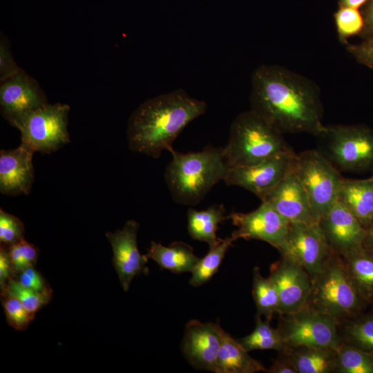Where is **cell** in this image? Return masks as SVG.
<instances>
[{
	"instance_id": "obj_1",
	"label": "cell",
	"mask_w": 373,
	"mask_h": 373,
	"mask_svg": "<svg viewBox=\"0 0 373 373\" xmlns=\"http://www.w3.org/2000/svg\"><path fill=\"white\" fill-rule=\"evenodd\" d=\"M250 109L283 134L318 137L324 130L321 90L309 78L278 64L253 72Z\"/></svg>"
},
{
	"instance_id": "obj_2",
	"label": "cell",
	"mask_w": 373,
	"mask_h": 373,
	"mask_svg": "<svg viewBox=\"0 0 373 373\" xmlns=\"http://www.w3.org/2000/svg\"><path fill=\"white\" fill-rule=\"evenodd\" d=\"M207 104L182 88L143 102L129 117L126 136L129 149L158 158L171 151L173 143L193 120L204 115Z\"/></svg>"
},
{
	"instance_id": "obj_3",
	"label": "cell",
	"mask_w": 373,
	"mask_h": 373,
	"mask_svg": "<svg viewBox=\"0 0 373 373\" xmlns=\"http://www.w3.org/2000/svg\"><path fill=\"white\" fill-rule=\"evenodd\" d=\"M172 159L164 171V181L178 204H199L219 182L224 180L227 165L223 147L208 146L196 152L172 149Z\"/></svg>"
},
{
	"instance_id": "obj_4",
	"label": "cell",
	"mask_w": 373,
	"mask_h": 373,
	"mask_svg": "<svg viewBox=\"0 0 373 373\" xmlns=\"http://www.w3.org/2000/svg\"><path fill=\"white\" fill-rule=\"evenodd\" d=\"M292 152L284 134L251 109L239 113L233 119L223 147L228 167L253 165Z\"/></svg>"
},
{
	"instance_id": "obj_5",
	"label": "cell",
	"mask_w": 373,
	"mask_h": 373,
	"mask_svg": "<svg viewBox=\"0 0 373 373\" xmlns=\"http://www.w3.org/2000/svg\"><path fill=\"white\" fill-rule=\"evenodd\" d=\"M364 303L348 276L342 257L333 252L312 278L307 306L339 321L356 314Z\"/></svg>"
},
{
	"instance_id": "obj_6",
	"label": "cell",
	"mask_w": 373,
	"mask_h": 373,
	"mask_svg": "<svg viewBox=\"0 0 373 373\" xmlns=\"http://www.w3.org/2000/svg\"><path fill=\"white\" fill-rule=\"evenodd\" d=\"M318 150L338 171H373V129L367 125L329 124L317 137Z\"/></svg>"
},
{
	"instance_id": "obj_7",
	"label": "cell",
	"mask_w": 373,
	"mask_h": 373,
	"mask_svg": "<svg viewBox=\"0 0 373 373\" xmlns=\"http://www.w3.org/2000/svg\"><path fill=\"white\" fill-rule=\"evenodd\" d=\"M292 170L305 189L312 218L318 223L337 202L343 178L318 150L296 154Z\"/></svg>"
},
{
	"instance_id": "obj_8",
	"label": "cell",
	"mask_w": 373,
	"mask_h": 373,
	"mask_svg": "<svg viewBox=\"0 0 373 373\" xmlns=\"http://www.w3.org/2000/svg\"><path fill=\"white\" fill-rule=\"evenodd\" d=\"M280 316L277 329L287 349L329 347L338 350L343 343L337 331L339 321L307 306Z\"/></svg>"
},
{
	"instance_id": "obj_9",
	"label": "cell",
	"mask_w": 373,
	"mask_h": 373,
	"mask_svg": "<svg viewBox=\"0 0 373 373\" xmlns=\"http://www.w3.org/2000/svg\"><path fill=\"white\" fill-rule=\"evenodd\" d=\"M69 111L68 104L48 103L30 113L18 128L21 144L35 153H51L68 143Z\"/></svg>"
},
{
	"instance_id": "obj_10",
	"label": "cell",
	"mask_w": 373,
	"mask_h": 373,
	"mask_svg": "<svg viewBox=\"0 0 373 373\" xmlns=\"http://www.w3.org/2000/svg\"><path fill=\"white\" fill-rule=\"evenodd\" d=\"M281 257L303 267L314 278L334 252L319 223H289L287 233L278 249Z\"/></svg>"
},
{
	"instance_id": "obj_11",
	"label": "cell",
	"mask_w": 373,
	"mask_h": 373,
	"mask_svg": "<svg viewBox=\"0 0 373 373\" xmlns=\"http://www.w3.org/2000/svg\"><path fill=\"white\" fill-rule=\"evenodd\" d=\"M296 153L280 154L260 163L228 167L224 182L243 188L261 201L292 170Z\"/></svg>"
},
{
	"instance_id": "obj_12",
	"label": "cell",
	"mask_w": 373,
	"mask_h": 373,
	"mask_svg": "<svg viewBox=\"0 0 373 373\" xmlns=\"http://www.w3.org/2000/svg\"><path fill=\"white\" fill-rule=\"evenodd\" d=\"M48 103L46 95L37 81L23 69L1 82L2 116L17 129L30 113Z\"/></svg>"
},
{
	"instance_id": "obj_13",
	"label": "cell",
	"mask_w": 373,
	"mask_h": 373,
	"mask_svg": "<svg viewBox=\"0 0 373 373\" xmlns=\"http://www.w3.org/2000/svg\"><path fill=\"white\" fill-rule=\"evenodd\" d=\"M228 219L237 227L231 234L235 240H259L277 249L284 242L289 227V222L266 202L249 213L232 212Z\"/></svg>"
},
{
	"instance_id": "obj_14",
	"label": "cell",
	"mask_w": 373,
	"mask_h": 373,
	"mask_svg": "<svg viewBox=\"0 0 373 373\" xmlns=\"http://www.w3.org/2000/svg\"><path fill=\"white\" fill-rule=\"evenodd\" d=\"M269 277L279 296L278 314H290L307 306L312 278L300 265L286 258L273 263Z\"/></svg>"
},
{
	"instance_id": "obj_15",
	"label": "cell",
	"mask_w": 373,
	"mask_h": 373,
	"mask_svg": "<svg viewBox=\"0 0 373 373\" xmlns=\"http://www.w3.org/2000/svg\"><path fill=\"white\" fill-rule=\"evenodd\" d=\"M139 224L129 220L122 229L106 232V237L113 250V263L123 289L126 291L135 276L148 274L149 258L142 255L137 247V237Z\"/></svg>"
},
{
	"instance_id": "obj_16",
	"label": "cell",
	"mask_w": 373,
	"mask_h": 373,
	"mask_svg": "<svg viewBox=\"0 0 373 373\" xmlns=\"http://www.w3.org/2000/svg\"><path fill=\"white\" fill-rule=\"evenodd\" d=\"M224 329L218 323L189 321L185 327L182 351L194 367L215 372Z\"/></svg>"
},
{
	"instance_id": "obj_17",
	"label": "cell",
	"mask_w": 373,
	"mask_h": 373,
	"mask_svg": "<svg viewBox=\"0 0 373 373\" xmlns=\"http://www.w3.org/2000/svg\"><path fill=\"white\" fill-rule=\"evenodd\" d=\"M318 223L332 251L341 257L363 246L366 229L339 201Z\"/></svg>"
},
{
	"instance_id": "obj_18",
	"label": "cell",
	"mask_w": 373,
	"mask_h": 373,
	"mask_svg": "<svg viewBox=\"0 0 373 373\" xmlns=\"http://www.w3.org/2000/svg\"><path fill=\"white\" fill-rule=\"evenodd\" d=\"M35 152L23 144L0 151V192L11 196L28 195L34 182Z\"/></svg>"
},
{
	"instance_id": "obj_19",
	"label": "cell",
	"mask_w": 373,
	"mask_h": 373,
	"mask_svg": "<svg viewBox=\"0 0 373 373\" xmlns=\"http://www.w3.org/2000/svg\"><path fill=\"white\" fill-rule=\"evenodd\" d=\"M261 202L271 204L289 223L314 222L305 189L293 170Z\"/></svg>"
},
{
	"instance_id": "obj_20",
	"label": "cell",
	"mask_w": 373,
	"mask_h": 373,
	"mask_svg": "<svg viewBox=\"0 0 373 373\" xmlns=\"http://www.w3.org/2000/svg\"><path fill=\"white\" fill-rule=\"evenodd\" d=\"M338 201L367 229L373 218V176L364 180L343 178Z\"/></svg>"
},
{
	"instance_id": "obj_21",
	"label": "cell",
	"mask_w": 373,
	"mask_h": 373,
	"mask_svg": "<svg viewBox=\"0 0 373 373\" xmlns=\"http://www.w3.org/2000/svg\"><path fill=\"white\" fill-rule=\"evenodd\" d=\"M238 341L224 330L218 354L216 373H255L266 372L259 361L253 358Z\"/></svg>"
},
{
	"instance_id": "obj_22",
	"label": "cell",
	"mask_w": 373,
	"mask_h": 373,
	"mask_svg": "<svg viewBox=\"0 0 373 373\" xmlns=\"http://www.w3.org/2000/svg\"><path fill=\"white\" fill-rule=\"evenodd\" d=\"M146 255L161 268L175 274L191 273L200 259L195 255L191 246L181 241L167 247L153 241Z\"/></svg>"
},
{
	"instance_id": "obj_23",
	"label": "cell",
	"mask_w": 373,
	"mask_h": 373,
	"mask_svg": "<svg viewBox=\"0 0 373 373\" xmlns=\"http://www.w3.org/2000/svg\"><path fill=\"white\" fill-rule=\"evenodd\" d=\"M228 219L225 207L216 204L204 210L189 209L187 211V229L191 238L204 242L209 247L216 245L220 240L216 231L219 224Z\"/></svg>"
},
{
	"instance_id": "obj_24",
	"label": "cell",
	"mask_w": 373,
	"mask_h": 373,
	"mask_svg": "<svg viewBox=\"0 0 373 373\" xmlns=\"http://www.w3.org/2000/svg\"><path fill=\"white\" fill-rule=\"evenodd\" d=\"M342 259L361 298L364 302H373V253L363 246Z\"/></svg>"
},
{
	"instance_id": "obj_25",
	"label": "cell",
	"mask_w": 373,
	"mask_h": 373,
	"mask_svg": "<svg viewBox=\"0 0 373 373\" xmlns=\"http://www.w3.org/2000/svg\"><path fill=\"white\" fill-rule=\"evenodd\" d=\"M297 373H330L336 371L338 350L329 347H298L285 350Z\"/></svg>"
},
{
	"instance_id": "obj_26",
	"label": "cell",
	"mask_w": 373,
	"mask_h": 373,
	"mask_svg": "<svg viewBox=\"0 0 373 373\" xmlns=\"http://www.w3.org/2000/svg\"><path fill=\"white\" fill-rule=\"evenodd\" d=\"M252 294L256 306V316H263L270 321L278 313L279 296L274 282L269 277H263L258 267H254L253 271Z\"/></svg>"
},
{
	"instance_id": "obj_27",
	"label": "cell",
	"mask_w": 373,
	"mask_h": 373,
	"mask_svg": "<svg viewBox=\"0 0 373 373\" xmlns=\"http://www.w3.org/2000/svg\"><path fill=\"white\" fill-rule=\"evenodd\" d=\"M235 241L231 236L221 239L215 245L209 247L208 253L200 259L192 271L189 284L193 287H200L208 282L218 271L229 248Z\"/></svg>"
},
{
	"instance_id": "obj_28",
	"label": "cell",
	"mask_w": 373,
	"mask_h": 373,
	"mask_svg": "<svg viewBox=\"0 0 373 373\" xmlns=\"http://www.w3.org/2000/svg\"><path fill=\"white\" fill-rule=\"evenodd\" d=\"M269 322L267 320L264 321L261 316H256L253 332L238 340L247 351L274 350L282 352L286 350L279 331L272 327Z\"/></svg>"
},
{
	"instance_id": "obj_29",
	"label": "cell",
	"mask_w": 373,
	"mask_h": 373,
	"mask_svg": "<svg viewBox=\"0 0 373 373\" xmlns=\"http://www.w3.org/2000/svg\"><path fill=\"white\" fill-rule=\"evenodd\" d=\"M339 373H373V356L349 343L338 350L336 371Z\"/></svg>"
},
{
	"instance_id": "obj_30",
	"label": "cell",
	"mask_w": 373,
	"mask_h": 373,
	"mask_svg": "<svg viewBox=\"0 0 373 373\" xmlns=\"http://www.w3.org/2000/svg\"><path fill=\"white\" fill-rule=\"evenodd\" d=\"M345 336L347 343L373 356V315L358 318L347 324Z\"/></svg>"
},
{
	"instance_id": "obj_31",
	"label": "cell",
	"mask_w": 373,
	"mask_h": 373,
	"mask_svg": "<svg viewBox=\"0 0 373 373\" xmlns=\"http://www.w3.org/2000/svg\"><path fill=\"white\" fill-rule=\"evenodd\" d=\"M336 32L341 43L347 45L348 39L359 35L363 28V19L358 8L339 7L334 15Z\"/></svg>"
},
{
	"instance_id": "obj_32",
	"label": "cell",
	"mask_w": 373,
	"mask_h": 373,
	"mask_svg": "<svg viewBox=\"0 0 373 373\" xmlns=\"http://www.w3.org/2000/svg\"><path fill=\"white\" fill-rule=\"evenodd\" d=\"M3 292L17 298L25 309L32 315L48 304L52 297V295L41 294L22 286L14 278L9 280L6 289L1 291Z\"/></svg>"
},
{
	"instance_id": "obj_33",
	"label": "cell",
	"mask_w": 373,
	"mask_h": 373,
	"mask_svg": "<svg viewBox=\"0 0 373 373\" xmlns=\"http://www.w3.org/2000/svg\"><path fill=\"white\" fill-rule=\"evenodd\" d=\"M1 296L3 298L2 305L8 323L17 330L26 329L33 320L35 315L29 313L15 296L6 292L1 293Z\"/></svg>"
},
{
	"instance_id": "obj_34",
	"label": "cell",
	"mask_w": 373,
	"mask_h": 373,
	"mask_svg": "<svg viewBox=\"0 0 373 373\" xmlns=\"http://www.w3.org/2000/svg\"><path fill=\"white\" fill-rule=\"evenodd\" d=\"M14 274L27 267H34L39 256V249L25 239L8 247Z\"/></svg>"
},
{
	"instance_id": "obj_35",
	"label": "cell",
	"mask_w": 373,
	"mask_h": 373,
	"mask_svg": "<svg viewBox=\"0 0 373 373\" xmlns=\"http://www.w3.org/2000/svg\"><path fill=\"white\" fill-rule=\"evenodd\" d=\"M25 227L16 216L0 209V241L9 247L24 240Z\"/></svg>"
},
{
	"instance_id": "obj_36",
	"label": "cell",
	"mask_w": 373,
	"mask_h": 373,
	"mask_svg": "<svg viewBox=\"0 0 373 373\" xmlns=\"http://www.w3.org/2000/svg\"><path fill=\"white\" fill-rule=\"evenodd\" d=\"M21 68L15 61L11 52L10 42L1 32L0 37V82H4L19 73Z\"/></svg>"
},
{
	"instance_id": "obj_37",
	"label": "cell",
	"mask_w": 373,
	"mask_h": 373,
	"mask_svg": "<svg viewBox=\"0 0 373 373\" xmlns=\"http://www.w3.org/2000/svg\"><path fill=\"white\" fill-rule=\"evenodd\" d=\"M17 275L16 280L22 286L41 294L52 295L48 284L34 267H27Z\"/></svg>"
},
{
	"instance_id": "obj_38",
	"label": "cell",
	"mask_w": 373,
	"mask_h": 373,
	"mask_svg": "<svg viewBox=\"0 0 373 373\" xmlns=\"http://www.w3.org/2000/svg\"><path fill=\"white\" fill-rule=\"evenodd\" d=\"M348 53L360 64L373 70V39L346 45Z\"/></svg>"
},
{
	"instance_id": "obj_39",
	"label": "cell",
	"mask_w": 373,
	"mask_h": 373,
	"mask_svg": "<svg viewBox=\"0 0 373 373\" xmlns=\"http://www.w3.org/2000/svg\"><path fill=\"white\" fill-rule=\"evenodd\" d=\"M363 28L358 35L363 41L373 39V0H367L360 8Z\"/></svg>"
},
{
	"instance_id": "obj_40",
	"label": "cell",
	"mask_w": 373,
	"mask_h": 373,
	"mask_svg": "<svg viewBox=\"0 0 373 373\" xmlns=\"http://www.w3.org/2000/svg\"><path fill=\"white\" fill-rule=\"evenodd\" d=\"M14 275L12 262L8 251V248L6 246H1L0 249V287L3 291L8 284L9 280Z\"/></svg>"
},
{
	"instance_id": "obj_41",
	"label": "cell",
	"mask_w": 373,
	"mask_h": 373,
	"mask_svg": "<svg viewBox=\"0 0 373 373\" xmlns=\"http://www.w3.org/2000/svg\"><path fill=\"white\" fill-rule=\"evenodd\" d=\"M280 356L276 358L266 372L269 373H297L296 369L286 351L280 352Z\"/></svg>"
},
{
	"instance_id": "obj_42",
	"label": "cell",
	"mask_w": 373,
	"mask_h": 373,
	"mask_svg": "<svg viewBox=\"0 0 373 373\" xmlns=\"http://www.w3.org/2000/svg\"><path fill=\"white\" fill-rule=\"evenodd\" d=\"M366 230V236L363 245L365 249L373 253V218Z\"/></svg>"
},
{
	"instance_id": "obj_43",
	"label": "cell",
	"mask_w": 373,
	"mask_h": 373,
	"mask_svg": "<svg viewBox=\"0 0 373 373\" xmlns=\"http://www.w3.org/2000/svg\"><path fill=\"white\" fill-rule=\"evenodd\" d=\"M367 0H338V7H349L359 9Z\"/></svg>"
},
{
	"instance_id": "obj_44",
	"label": "cell",
	"mask_w": 373,
	"mask_h": 373,
	"mask_svg": "<svg viewBox=\"0 0 373 373\" xmlns=\"http://www.w3.org/2000/svg\"><path fill=\"white\" fill-rule=\"evenodd\" d=\"M372 176H373V171H372Z\"/></svg>"
}]
</instances>
